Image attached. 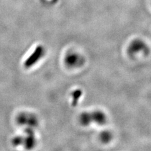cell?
I'll return each mask as SVG.
<instances>
[{
	"label": "cell",
	"instance_id": "5b68a950",
	"mask_svg": "<svg viewBox=\"0 0 151 151\" xmlns=\"http://www.w3.org/2000/svg\"><path fill=\"white\" fill-rule=\"evenodd\" d=\"M72 95H73V103H72L73 105H76L79 98L82 95V91L80 90V89L75 90V91L73 93Z\"/></svg>",
	"mask_w": 151,
	"mask_h": 151
},
{
	"label": "cell",
	"instance_id": "6da1fadb",
	"mask_svg": "<svg viewBox=\"0 0 151 151\" xmlns=\"http://www.w3.org/2000/svg\"><path fill=\"white\" fill-rule=\"evenodd\" d=\"M80 122L84 125H88L92 123L103 124L106 122V116L100 111L84 113L80 116Z\"/></svg>",
	"mask_w": 151,
	"mask_h": 151
},
{
	"label": "cell",
	"instance_id": "3957f363",
	"mask_svg": "<svg viewBox=\"0 0 151 151\" xmlns=\"http://www.w3.org/2000/svg\"><path fill=\"white\" fill-rule=\"evenodd\" d=\"M44 48L41 45L38 46L35 50L25 60L24 63L25 67L27 68H30L32 66L37 63L44 54Z\"/></svg>",
	"mask_w": 151,
	"mask_h": 151
},
{
	"label": "cell",
	"instance_id": "277c9868",
	"mask_svg": "<svg viewBox=\"0 0 151 151\" xmlns=\"http://www.w3.org/2000/svg\"><path fill=\"white\" fill-rule=\"evenodd\" d=\"M81 60V58L79 55L76 54H70L66 58L65 62L69 66L74 67L76 65L80 64Z\"/></svg>",
	"mask_w": 151,
	"mask_h": 151
},
{
	"label": "cell",
	"instance_id": "8992f818",
	"mask_svg": "<svg viewBox=\"0 0 151 151\" xmlns=\"http://www.w3.org/2000/svg\"><path fill=\"white\" fill-rule=\"evenodd\" d=\"M110 137H111L110 135L108 134V133H107V132H106V133H105V134L102 135L101 139L104 141H108V140H109Z\"/></svg>",
	"mask_w": 151,
	"mask_h": 151
},
{
	"label": "cell",
	"instance_id": "7a4b0ae2",
	"mask_svg": "<svg viewBox=\"0 0 151 151\" xmlns=\"http://www.w3.org/2000/svg\"><path fill=\"white\" fill-rule=\"evenodd\" d=\"M27 137H17L13 140V143L15 145L24 144L27 149H31L35 144V139L32 130H27Z\"/></svg>",
	"mask_w": 151,
	"mask_h": 151
}]
</instances>
